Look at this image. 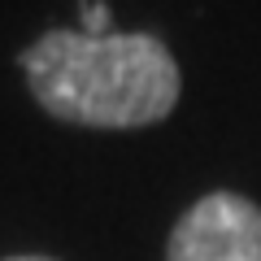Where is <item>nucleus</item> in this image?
<instances>
[{"label":"nucleus","instance_id":"f257e3e1","mask_svg":"<svg viewBox=\"0 0 261 261\" xmlns=\"http://www.w3.org/2000/svg\"><path fill=\"white\" fill-rule=\"evenodd\" d=\"M31 96L57 122L135 130L170 118L183 79L157 35L48 31L22 53Z\"/></svg>","mask_w":261,"mask_h":261},{"label":"nucleus","instance_id":"f03ea898","mask_svg":"<svg viewBox=\"0 0 261 261\" xmlns=\"http://www.w3.org/2000/svg\"><path fill=\"white\" fill-rule=\"evenodd\" d=\"M166 261H261V205L240 192H209L174 222Z\"/></svg>","mask_w":261,"mask_h":261},{"label":"nucleus","instance_id":"7ed1b4c3","mask_svg":"<svg viewBox=\"0 0 261 261\" xmlns=\"http://www.w3.org/2000/svg\"><path fill=\"white\" fill-rule=\"evenodd\" d=\"M83 35H113L109 31V9H105V5L83 0Z\"/></svg>","mask_w":261,"mask_h":261},{"label":"nucleus","instance_id":"20e7f679","mask_svg":"<svg viewBox=\"0 0 261 261\" xmlns=\"http://www.w3.org/2000/svg\"><path fill=\"white\" fill-rule=\"evenodd\" d=\"M9 261H53V257H9Z\"/></svg>","mask_w":261,"mask_h":261}]
</instances>
